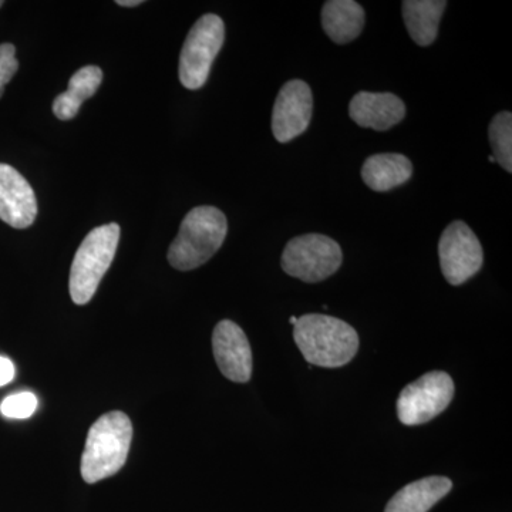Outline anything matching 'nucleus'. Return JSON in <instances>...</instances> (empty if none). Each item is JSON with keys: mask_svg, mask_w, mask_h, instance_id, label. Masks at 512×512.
<instances>
[{"mask_svg": "<svg viewBox=\"0 0 512 512\" xmlns=\"http://www.w3.org/2000/svg\"><path fill=\"white\" fill-rule=\"evenodd\" d=\"M293 339L313 366L348 365L359 350V335L349 323L333 316L309 313L293 325Z\"/></svg>", "mask_w": 512, "mask_h": 512, "instance_id": "1", "label": "nucleus"}, {"mask_svg": "<svg viewBox=\"0 0 512 512\" xmlns=\"http://www.w3.org/2000/svg\"><path fill=\"white\" fill-rule=\"evenodd\" d=\"M133 440V423L123 412L103 414L90 427L82 456L83 480L99 483L119 473L126 464Z\"/></svg>", "mask_w": 512, "mask_h": 512, "instance_id": "2", "label": "nucleus"}, {"mask_svg": "<svg viewBox=\"0 0 512 512\" xmlns=\"http://www.w3.org/2000/svg\"><path fill=\"white\" fill-rule=\"evenodd\" d=\"M228 222L215 207H197L185 215L168 249V262L178 271L200 268L217 254L227 237Z\"/></svg>", "mask_w": 512, "mask_h": 512, "instance_id": "3", "label": "nucleus"}, {"mask_svg": "<svg viewBox=\"0 0 512 512\" xmlns=\"http://www.w3.org/2000/svg\"><path fill=\"white\" fill-rule=\"evenodd\" d=\"M120 241L116 222L94 228L74 255L69 289L76 305H86L96 295L101 279L107 274Z\"/></svg>", "mask_w": 512, "mask_h": 512, "instance_id": "4", "label": "nucleus"}, {"mask_svg": "<svg viewBox=\"0 0 512 512\" xmlns=\"http://www.w3.org/2000/svg\"><path fill=\"white\" fill-rule=\"evenodd\" d=\"M342 248L335 239L320 234H306L288 242L281 265L286 274L308 284L325 281L342 265Z\"/></svg>", "mask_w": 512, "mask_h": 512, "instance_id": "5", "label": "nucleus"}, {"mask_svg": "<svg viewBox=\"0 0 512 512\" xmlns=\"http://www.w3.org/2000/svg\"><path fill=\"white\" fill-rule=\"evenodd\" d=\"M224 40L225 25L220 16L204 15L192 26L181 50L178 69L185 89L198 90L207 83Z\"/></svg>", "mask_w": 512, "mask_h": 512, "instance_id": "6", "label": "nucleus"}, {"mask_svg": "<svg viewBox=\"0 0 512 512\" xmlns=\"http://www.w3.org/2000/svg\"><path fill=\"white\" fill-rule=\"evenodd\" d=\"M454 397V382L446 372H430L404 387L397 399V416L404 426H420L439 416Z\"/></svg>", "mask_w": 512, "mask_h": 512, "instance_id": "7", "label": "nucleus"}, {"mask_svg": "<svg viewBox=\"0 0 512 512\" xmlns=\"http://www.w3.org/2000/svg\"><path fill=\"white\" fill-rule=\"evenodd\" d=\"M441 271L450 285L466 284L480 271L484 252L477 235L466 222L454 221L441 235L439 242Z\"/></svg>", "mask_w": 512, "mask_h": 512, "instance_id": "8", "label": "nucleus"}, {"mask_svg": "<svg viewBox=\"0 0 512 512\" xmlns=\"http://www.w3.org/2000/svg\"><path fill=\"white\" fill-rule=\"evenodd\" d=\"M313 113L311 87L302 80H291L276 97L272 131L279 143H289L308 130Z\"/></svg>", "mask_w": 512, "mask_h": 512, "instance_id": "9", "label": "nucleus"}, {"mask_svg": "<svg viewBox=\"0 0 512 512\" xmlns=\"http://www.w3.org/2000/svg\"><path fill=\"white\" fill-rule=\"evenodd\" d=\"M212 350L222 375L235 383L252 376V350L247 335L232 320H222L212 333Z\"/></svg>", "mask_w": 512, "mask_h": 512, "instance_id": "10", "label": "nucleus"}, {"mask_svg": "<svg viewBox=\"0 0 512 512\" xmlns=\"http://www.w3.org/2000/svg\"><path fill=\"white\" fill-rule=\"evenodd\" d=\"M36 217L37 200L32 185L12 165L0 164V220L10 227L25 229Z\"/></svg>", "mask_w": 512, "mask_h": 512, "instance_id": "11", "label": "nucleus"}, {"mask_svg": "<svg viewBox=\"0 0 512 512\" xmlns=\"http://www.w3.org/2000/svg\"><path fill=\"white\" fill-rule=\"evenodd\" d=\"M349 114L357 126L386 131L402 123L406 106L396 94L360 92L350 101Z\"/></svg>", "mask_w": 512, "mask_h": 512, "instance_id": "12", "label": "nucleus"}, {"mask_svg": "<svg viewBox=\"0 0 512 512\" xmlns=\"http://www.w3.org/2000/svg\"><path fill=\"white\" fill-rule=\"evenodd\" d=\"M453 488L450 478L426 477L394 494L384 512H429Z\"/></svg>", "mask_w": 512, "mask_h": 512, "instance_id": "13", "label": "nucleus"}, {"mask_svg": "<svg viewBox=\"0 0 512 512\" xmlns=\"http://www.w3.org/2000/svg\"><path fill=\"white\" fill-rule=\"evenodd\" d=\"M365 10L353 0H329L322 8V26L336 45H346L365 28Z\"/></svg>", "mask_w": 512, "mask_h": 512, "instance_id": "14", "label": "nucleus"}, {"mask_svg": "<svg viewBox=\"0 0 512 512\" xmlns=\"http://www.w3.org/2000/svg\"><path fill=\"white\" fill-rule=\"evenodd\" d=\"M413 164L403 154H376L367 158L362 168V178L370 190L386 192L410 180Z\"/></svg>", "mask_w": 512, "mask_h": 512, "instance_id": "15", "label": "nucleus"}, {"mask_svg": "<svg viewBox=\"0 0 512 512\" xmlns=\"http://www.w3.org/2000/svg\"><path fill=\"white\" fill-rule=\"evenodd\" d=\"M444 0H406L403 2V19L414 42L430 46L439 35L441 16L446 10Z\"/></svg>", "mask_w": 512, "mask_h": 512, "instance_id": "16", "label": "nucleus"}, {"mask_svg": "<svg viewBox=\"0 0 512 512\" xmlns=\"http://www.w3.org/2000/svg\"><path fill=\"white\" fill-rule=\"evenodd\" d=\"M103 82L100 67L86 66L77 70L69 82V89L59 94L53 101V113L59 120H72L79 113L80 107L99 90Z\"/></svg>", "mask_w": 512, "mask_h": 512, "instance_id": "17", "label": "nucleus"}, {"mask_svg": "<svg viewBox=\"0 0 512 512\" xmlns=\"http://www.w3.org/2000/svg\"><path fill=\"white\" fill-rule=\"evenodd\" d=\"M490 143L493 148L494 160L505 171H512V114L501 111L490 124Z\"/></svg>", "mask_w": 512, "mask_h": 512, "instance_id": "18", "label": "nucleus"}, {"mask_svg": "<svg viewBox=\"0 0 512 512\" xmlns=\"http://www.w3.org/2000/svg\"><path fill=\"white\" fill-rule=\"evenodd\" d=\"M39 406L36 394L30 392L16 393L6 397L0 404V413L6 419H29Z\"/></svg>", "mask_w": 512, "mask_h": 512, "instance_id": "19", "label": "nucleus"}, {"mask_svg": "<svg viewBox=\"0 0 512 512\" xmlns=\"http://www.w3.org/2000/svg\"><path fill=\"white\" fill-rule=\"evenodd\" d=\"M19 69V62L16 59V47L10 43L0 45V97L5 92L6 84L13 79Z\"/></svg>", "mask_w": 512, "mask_h": 512, "instance_id": "20", "label": "nucleus"}, {"mask_svg": "<svg viewBox=\"0 0 512 512\" xmlns=\"http://www.w3.org/2000/svg\"><path fill=\"white\" fill-rule=\"evenodd\" d=\"M16 370L12 360L8 357L0 356V387L6 386L15 379Z\"/></svg>", "mask_w": 512, "mask_h": 512, "instance_id": "21", "label": "nucleus"}, {"mask_svg": "<svg viewBox=\"0 0 512 512\" xmlns=\"http://www.w3.org/2000/svg\"><path fill=\"white\" fill-rule=\"evenodd\" d=\"M141 3H143V0H119L117 5L127 6V8L130 6V8H133V6L141 5Z\"/></svg>", "mask_w": 512, "mask_h": 512, "instance_id": "22", "label": "nucleus"}, {"mask_svg": "<svg viewBox=\"0 0 512 512\" xmlns=\"http://www.w3.org/2000/svg\"><path fill=\"white\" fill-rule=\"evenodd\" d=\"M289 322H291L292 325H295V323L298 322V318H296V316H292V318L289 319Z\"/></svg>", "mask_w": 512, "mask_h": 512, "instance_id": "23", "label": "nucleus"}, {"mask_svg": "<svg viewBox=\"0 0 512 512\" xmlns=\"http://www.w3.org/2000/svg\"><path fill=\"white\" fill-rule=\"evenodd\" d=\"M488 161H490V163H495V160H494L493 156L488 157Z\"/></svg>", "mask_w": 512, "mask_h": 512, "instance_id": "24", "label": "nucleus"}, {"mask_svg": "<svg viewBox=\"0 0 512 512\" xmlns=\"http://www.w3.org/2000/svg\"><path fill=\"white\" fill-rule=\"evenodd\" d=\"M2 5H3V2H0V6H2Z\"/></svg>", "mask_w": 512, "mask_h": 512, "instance_id": "25", "label": "nucleus"}]
</instances>
